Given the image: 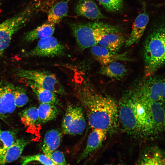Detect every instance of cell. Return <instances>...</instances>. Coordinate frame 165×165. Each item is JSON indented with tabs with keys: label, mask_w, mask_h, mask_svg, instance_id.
<instances>
[{
	"label": "cell",
	"mask_w": 165,
	"mask_h": 165,
	"mask_svg": "<svg viewBox=\"0 0 165 165\" xmlns=\"http://www.w3.org/2000/svg\"><path fill=\"white\" fill-rule=\"evenodd\" d=\"M74 92L91 127L108 132L112 130L119 120L118 103L115 99L97 92L85 81L76 83Z\"/></svg>",
	"instance_id": "cell-1"
},
{
	"label": "cell",
	"mask_w": 165,
	"mask_h": 165,
	"mask_svg": "<svg viewBox=\"0 0 165 165\" xmlns=\"http://www.w3.org/2000/svg\"><path fill=\"white\" fill-rule=\"evenodd\" d=\"M118 106L119 119L127 133L140 137L158 133L148 103L139 101L132 94L130 90L123 95Z\"/></svg>",
	"instance_id": "cell-2"
},
{
	"label": "cell",
	"mask_w": 165,
	"mask_h": 165,
	"mask_svg": "<svg viewBox=\"0 0 165 165\" xmlns=\"http://www.w3.org/2000/svg\"><path fill=\"white\" fill-rule=\"evenodd\" d=\"M156 22L145 42L143 57L147 76L165 64V18Z\"/></svg>",
	"instance_id": "cell-3"
},
{
	"label": "cell",
	"mask_w": 165,
	"mask_h": 165,
	"mask_svg": "<svg viewBox=\"0 0 165 165\" xmlns=\"http://www.w3.org/2000/svg\"><path fill=\"white\" fill-rule=\"evenodd\" d=\"M70 26L77 45L82 50L98 44L106 34L120 31L117 27L101 22L73 23Z\"/></svg>",
	"instance_id": "cell-4"
},
{
	"label": "cell",
	"mask_w": 165,
	"mask_h": 165,
	"mask_svg": "<svg viewBox=\"0 0 165 165\" xmlns=\"http://www.w3.org/2000/svg\"><path fill=\"white\" fill-rule=\"evenodd\" d=\"M37 11L36 6L30 2L21 11L0 24V55L9 46L13 35L29 22Z\"/></svg>",
	"instance_id": "cell-5"
},
{
	"label": "cell",
	"mask_w": 165,
	"mask_h": 165,
	"mask_svg": "<svg viewBox=\"0 0 165 165\" xmlns=\"http://www.w3.org/2000/svg\"><path fill=\"white\" fill-rule=\"evenodd\" d=\"M130 90L132 94L141 102H165V78L152 75Z\"/></svg>",
	"instance_id": "cell-6"
},
{
	"label": "cell",
	"mask_w": 165,
	"mask_h": 165,
	"mask_svg": "<svg viewBox=\"0 0 165 165\" xmlns=\"http://www.w3.org/2000/svg\"><path fill=\"white\" fill-rule=\"evenodd\" d=\"M17 74L20 77L32 82L56 94L64 95L65 91L56 76L45 71L19 69Z\"/></svg>",
	"instance_id": "cell-7"
},
{
	"label": "cell",
	"mask_w": 165,
	"mask_h": 165,
	"mask_svg": "<svg viewBox=\"0 0 165 165\" xmlns=\"http://www.w3.org/2000/svg\"><path fill=\"white\" fill-rule=\"evenodd\" d=\"M85 115L81 105H68L61 123L63 133L73 135L82 134L86 126Z\"/></svg>",
	"instance_id": "cell-8"
},
{
	"label": "cell",
	"mask_w": 165,
	"mask_h": 165,
	"mask_svg": "<svg viewBox=\"0 0 165 165\" xmlns=\"http://www.w3.org/2000/svg\"><path fill=\"white\" fill-rule=\"evenodd\" d=\"M66 50L64 45L52 36L39 40L36 46L25 52L24 55L26 57H53L64 55Z\"/></svg>",
	"instance_id": "cell-9"
},
{
	"label": "cell",
	"mask_w": 165,
	"mask_h": 165,
	"mask_svg": "<svg viewBox=\"0 0 165 165\" xmlns=\"http://www.w3.org/2000/svg\"><path fill=\"white\" fill-rule=\"evenodd\" d=\"M15 87L7 82L0 83V118H6L16 107L15 101Z\"/></svg>",
	"instance_id": "cell-10"
},
{
	"label": "cell",
	"mask_w": 165,
	"mask_h": 165,
	"mask_svg": "<svg viewBox=\"0 0 165 165\" xmlns=\"http://www.w3.org/2000/svg\"><path fill=\"white\" fill-rule=\"evenodd\" d=\"M107 133L102 129H93L88 137L86 148L78 158L77 163L87 158L100 148L106 138Z\"/></svg>",
	"instance_id": "cell-11"
},
{
	"label": "cell",
	"mask_w": 165,
	"mask_h": 165,
	"mask_svg": "<svg viewBox=\"0 0 165 165\" xmlns=\"http://www.w3.org/2000/svg\"><path fill=\"white\" fill-rule=\"evenodd\" d=\"M74 10L78 15L92 20H97L106 18L93 0H77Z\"/></svg>",
	"instance_id": "cell-12"
},
{
	"label": "cell",
	"mask_w": 165,
	"mask_h": 165,
	"mask_svg": "<svg viewBox=\"0 0 165 165\" xmlns=\"http://www.w3.org/2000/svg\"><path fill=\"white\" fill-rule=\"evenodd\" d=\"M135 18L131 32L128 38L126 40L125 45L130 46L138 42L143 35L148 24L149 17L145 8Z\"/></svg>",
	"instance_id": "cell-13"
},
{
	"label": "cell",
	"mask_w": 165,
	"mask_h": 165,
	"mask_svg": "<svg viewBox=\"0 0 165 165\" xmlns=\"http://www.w3.org/2000/svg\"><path fill=\"white\" fill-rule=\"evenodd\" d=\"M91 53L102 65L118 61H130L125 53L118 54L98 44L91 47Z\"/></svg>",
	"instance_id": "cell-14"
},
{
	"label": "cell",
	"mask_w": 165,
	"mask_h": 165,
	"mask_svg": "<svg viewBox=\"0 0 165 165\" xmlns=\"http://www.w3.org/2000/svg\"><path fill=\"white\" fill-rule=\"evenodd\" d=\"M62 131L57 129H53L46 133L41 148L43 154L48 157L60 146L63 137Z\"/></svg>",
	"instance_id": "cell-15"
},
{
	"label": "cell",
	"mask_w": 165,
	"mask_h": 165,
	"mask_svg": "<svg viewBox=\"0 0 165 165\" xmlns=\"http://www.w3.org/2000/svg\"><path fill=\"white\" fill-rule=\"evenodd\" d=\"M29 143V141L24 138L16 139L14 143L0 158V165L5 164L17 159Z\"/></svg>",
	"instance_id": "cell-16"
},
{
	"label": "cell",
	"mask_w": 165,
	"mask_h": 165,
	"mask_svg": "<svg viewBox=\"0 0 165 165\" xmlns=\"http://www.w3.org/2000/svg\"><path fill=\"white\" fill-rule=\"evenodd\" d=\"M55 26L48 22L42 24L25 33L23 37V39L26 42H30L52 36L55 31Z\"/></svg>",
	"instance_id": "cell-17"
},
{
	"label": "cell",
	"mask_w": 165,
	"mask_h": 165,
	"mask_svg": "<svg viewBox=\"0 0 165 165\" xmlns=\"http://www.w3.org/2000/svg\"><path fill=\"white\" fill-rule=\"evenodd\" d=\"M125 41L124 37L120 33V31L112 32L103 36L98 44L114 53H117Z\"/></svg>",
	"instance_id": "cell-18"
},
{
	"label": "cell",
	"mask_w": 165,
	"mask_h": 165,
	"mask_svg": "<svg viewBox=\"0 0 165 165\" xmlns=\"http://www.w3.org/2000/svg\"><path fill=\"white\" fill-rule=\"evenodd\" d=\"M69 0H61L53 4L48 11L47 22L54 25L59 23L68 13Z\"/></svg>",
	"instance_id": "cell-19"
},
{
	"label": "cell",
	"mask_w": 165,
	"mask_h": 165,
	"mask_svg": "<svg viewBox=\"0 0 165 165\" xmlns=\"http://www.w3.org/2000/svg\"><path fill=\"white\" fill-rule=\"evenodd\" d=\"M28 84L42 103L58 105L59 101L56 93L44 88L37 84L26 80Z\"/></svg>",
	"instance_id": "cell-20"
},
{
	"label": "cell",
	"mask_w": 165,
	"mask_h": 165,
	"mask_svg": "<svg viewBox=\"0 0 165 165\" xmlns=\"http://www.w3.org/2000/svg\"><path fill=\"white\" fill-rule=\"evenodd\" d=\"M56 105L41 103L38 108V119L36 124L42 125L55 119L60 113Z\"/></svg>",
	"instance_id": "cell-21"
},
{
	"label": "cell",
	"mask_w": 165,
	"mask_h": 165,
	"mask_svg": "<svg viewBox=\"0 0 165 165\" xmlns=\"http://www.w3.org/2000/svg\"><path fill=\"white\" fill-rule=\"evenodd\" d=\"M127 72V70L125 66L117 61L102 65L99 72L102 75L117 79L123 77Z\"/></svg>",
	"instance_id": "cell-22"
},
{
	"label": "cell",
	"mask_w": 165,
	"mask_h": 165,
	"mask_svg": "<svg viewBox=\"0 0 165 165\" xmlns=\"http://www.w3.org/2000/svg\"><path fill=\"white\" fill-rule=\"evenodd\" d=\"M146 152L140 162L142 165H165V155L156 148Z\"/></svg>",
	"instance_id": "cell-23"
},
{
	"label": "cell",
	"mask_w": 165,
	"mask_h": 165,
	"mask_svg": "<svg viewBox=\"0 0 165 165\" xmlns=\"http://www.w3.org/2000/svg\"><path fill=\"white\" fill-rule=\"evenodd\" d=\"M20 116L25 126L32 127L36 124L38 120V108L33 106L25 109L20 112Z\"/></svg>",
	"instance_id": "cell-24"
},
{
	"label": "cell",
	"mask_w": 165,
	"mask_h": 165,
	"mask_svg": "<svg viewBox=\"0 0 165 165\" xmlns=\"http://www.w3.org/2000/svg\"><path fill=\"white\" fill-rule=\"evenodd\" d=\"M16 138V133L10 130L0 132V158L6 151L15 142Z\"/></svg>",
	"instance_id": "cell-25"
},
{
	"label": "cell",
	"mask_w": 165,
	"mask_h": 165,
	"mask_svg": "<svg viewBox=\"0 0 165 165\" xmlns=\"http://www.w3.org/2000/svg\"><path fill=\"white\" fill-rule=\"evenodd\" d=\"M33 161L38 162L43 165H55L52 161L44 154H37L32 155L23 156L20 163L22 165H27Z\"/></svg>",
	"instance_id": "cell-26"
},
{
	"label": "cell",
	"mask_w": 165,
	"mask_h": 165,
	"mask_svg": "<svg viewBox=\"0 0 165 165\" xmlns=\"http://www.w3.org/2000/svg\"><path fill=\"white\" fill-rule=\"evenodd\" d=\"M15 101L16 107L20 108L26 105L29 101V98L24 90L22 88L15 87Z\"/></svg>",
	"instance_id": "cell-27"
},
{
	"label": "cell",
	"mask_w": 165,
	"mask_h": 165,
	"mask_svg": "<svg viewBox=\"0 0 165 165\" xmlns=\"http://www.w3.org/2000/svg\"><path fill=\"white\" fill-rule=\"evenodd\" d=\"M100 3L108 11L116 12L122 8L123 0H98Z\"/></svg>",
	"instance_id": "cell-28"
},
{
	"label": "cell",
	"mask_w": 165,
	"mask_h": 165,
	"mask_svg": "<svg viewBox=\"0 0 165 165\" xmlns=\"http://www.w3.org/2000/svg\"><path fill=\"white\" fill-rule=\"evenodd\" d=\"M55 165H66V161L64 153L59 150L53 152L48 157Z\"/></svg>",
	"instance_id": "cell-29"
},
{
	"label": "cell",
	"mask_w": 165,
	"mask_h": 165,
	"mask_svg": "<svg viewBox=\"0 0 165 165\" xmlns=\"http://www.w3.org/2000/svg\"><path fill=\"white\" fill-rule=\"evenodd\" d=\"M2 0H0V4L1 3Z\"/></svg>",
	"instance_id": "cell-30"
},
{
	"label": "cell",
	"mask_w": 165,
	"mask_h": 165,
	"mask_svg": "<svg viewBox=\"0 0 165 165\" xmlns=\"http://www.w3.org/2000/svg\"></svg>",
	"instance_id": "cell-31"
}]
</instances>
